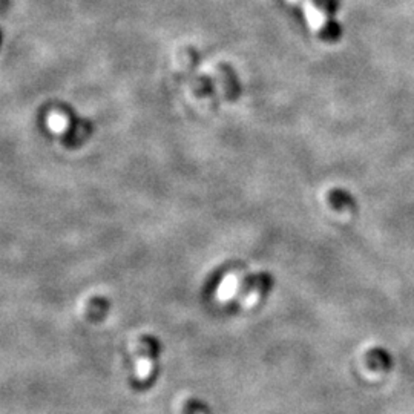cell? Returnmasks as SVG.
I'll return each mask as SVG.
<instances>
[{
	"mask_svg": "<svg viewBox=\"0 0 414 414\" xmlns=\"http://www.w3.org/2000/svg\"><path fill=\"white\" fill-rule=\"evenodd\" d=\"M48 127L56 134H62L66 131L68 119L60 112H51L48 117Z\"/></svg>",
	"mask_w": 414,
	"mask_h": 414,
	"instance_id": "obj_2",
	"label": "cell"
},
{
	"mask_svg": "<svg viewBox=\"0 0 414 414\" xmlns=\"http://www.w3.org/2000/svg\"><path fill=\"white\" fill-rule=\"evenodd\" d=\"M328 202L332 203V206L334 207L336 210H345V209L352 210V209H354V202L344 192H339V191L332 192V193H330V197H328Z\"/></svg>",
	"mask_w": 414,
	"mask_h": 414,
	"instance_id": "obj_1",
	"label": "cell"
}]
</instances>
